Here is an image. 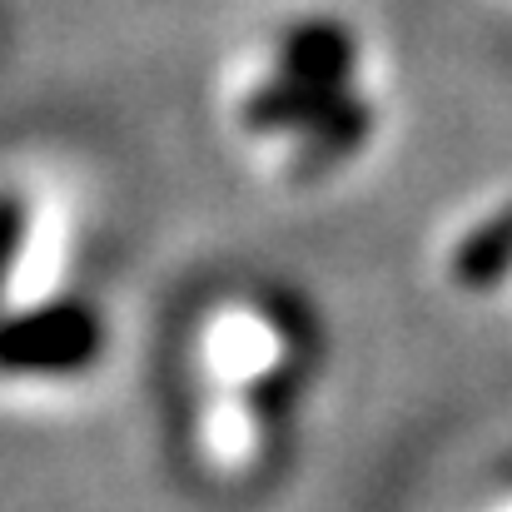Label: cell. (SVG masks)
Listing matches in <instances>:
<instances>
[{"mask_svg": "<svg viewBox=\"0 0 512 512\" xmlns=\"http://www.w3.org/2000/svg\"><path fill=\"white\" fill-rule=\"evenodd\" d=\"M249 125L254 130H304L314 155L339 160L368 135V110L348 95V85H314V80L274 75V85H264L249 100Z\"/></svg>", "mask_w": 512, "mask_h": 512, "instance_id": "6da1fadb", "label": "cell"}, {"mask_svg": "<svg viewBox=\"0 0 512 512\" xmlns=\"http://www.w3.org/2000/svg\"><path fill=\"white\" fill-rule=\"evenodd\" d=\"M100 348V324L85 309H55L40 319H25L0 334V368L15 373H70L85 368Z\"/></svg>", "mask_w": 512, "mask_h": 512, "instance_id": "7a4b0ae2", "label": "cell"}, {"mask_svg": "<svg viewBox=\"0 0 512 512\" xmlns=\"http://www.w3.org/2000/svg\"><path fill=\"white\" fill-rule=\"evenodd\" d=\"M279 75L314 80V85H348V75H353V35L329 25V20L294 25L284 35V45H279Z\"/></svg>", "mask_w": 512, "mask_h": 512, "instance_id": "3957f363", "label": "cell"}, {"mask_svg": "<svg viewBox=\"0 0 512 512\" xmlns=\"http://www.w3.org/2000/svg\"><path fill=\"white\" fill-rule=\"evenodd\" d=\"M508 269H512V204L498 209L488 224H478L453 249V279L463 289H488V284L508 279Z\"/></svg>", "mask_w": 512, "mask_h": 512, "instance_id": "277c9868", "label": "cell"}]
</instances>
